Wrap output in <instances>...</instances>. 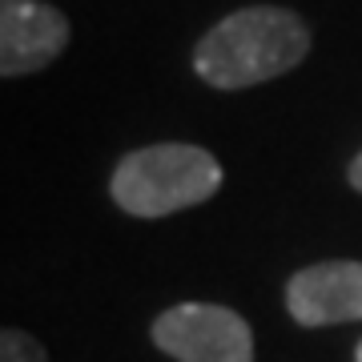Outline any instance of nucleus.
<instances>
[{"mask_svg":"<svg viewBox=\"0 0 362 362\" xmlns=\"http://www.w3.org/2000/svg\"><path fill=\"white\" fill-rule=\"evenodd\" d=\"M310 28L278 4H254L209 28L194 49L197 77L214 89H250L306 61Z\"/></svg>","mask_w":362,"mask_h":362,"instance_id":"obj_1","label":"nucleus"},{"mask_svg":"<svg viewBox=\"0 0 362 362\" xmlns=\"http://www.w3.org/2000/svg\"><path fill=\"white\" fill-rule=\"evenodd\" d=\"M113 202L133 218H169L221 189V165L197 145H145L113 169Z\"/></svg>","mask_w":362,"mask_h":362,"instance_id":"obj_2","label":"nucleus"},{"mask_svg":"<svg viewBox=\"0 0 362 362\" xmlns=\"http://www.w3.org/2000/svg\"><path fill=\"white\" fill-rule=\"evenodd\" d=\"M153 342L177 362H254L250 322L209 302H185L165 310L153 322Z\"/></svg>","mask_w":362,"mask_h":362,"instance_id":"obj_3","label":"nucleus"},{"mask_svg":"<svg viewBox=\"0 0 362 362\" xmlns=\"http://www.w3.org/2000/svg\"><path fill=\"white\" fill-rule=\"evenodd\" d=\"M69 45V21L40 0H0V73L13 81L52 65Z\"/></svg>","mask_w":362,"mask_h":362,"instance_id":"obj_4","label":"nucleus"},{"mask_svg":"<svg viewBox=\"0 0 362 362\" xmlns=\"http://www.w3.org/2000/svg\"><path fill=\"white\" fill-rule=\"evenodd\" d=\"M286 310L302 326L362 318V262H318L286 282Z\"/></svg>","mask_w":362,"mask_h":362,"instance_id":"obj_5","label":"nucleus"},{"mask_svg":"<svg viewBox=\"0 0 362 362\" xmlns=\"http://www.w3.org/2000/svg\"><path fill=\"white\" fill-rule=\"evenodd\" d=\"M0 362H49V354H45V346H40L33 334L8 326V330L0 334Z\"/></svg>","mask_w":362,"mask_h":362,"instance_id":"obj_6","label":"nucleus"},{"mask_svg":"<svg viewBox=\"0 0 362 362\" xmlns=\"http://www.w3.org/2000/svg\"><path fill=\"white\" fill-rule=\"evenodd\" d=\"M346 177H350V185H354V189H358V194H362V149H358V157H354V161H350Z\"/></svg>","mask_w":362,"mask_h":362,"instance_id":"obj_7","label":"nucleus"},{"mask_svg":"<svg viewBox=\"0 0 362 362\" xmlns=\"http://www.w3.org/2000/svg\"><path fill=\"white\" fill-rule=\"evenodd\" d=\"M354 358H358V362H362V342H358V354H354Z\"/></svg>","mask_w":362,"mask_h":362,"instance_id":"obj_8","label":"nucleus"}]
</instances>
